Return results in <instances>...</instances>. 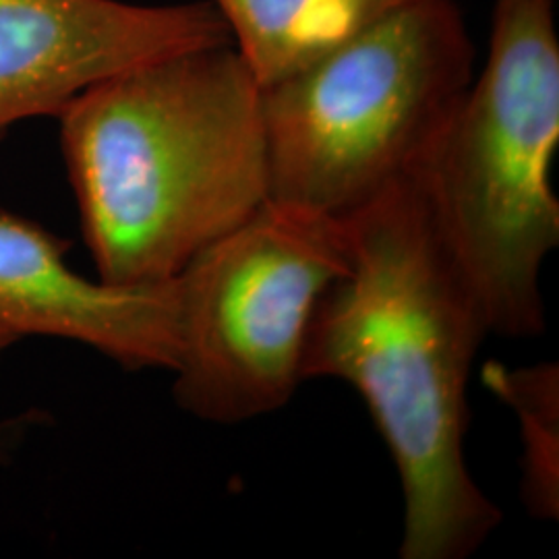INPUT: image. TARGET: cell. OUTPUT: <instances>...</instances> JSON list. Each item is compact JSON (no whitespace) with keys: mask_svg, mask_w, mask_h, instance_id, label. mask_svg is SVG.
I'll list each match as a JSON object with an SVG mask.
<instances>
[{"mask_svg":"<svg viewBox=\"0 0 559 559\" xmlns=\"http://www.w3.org/2000/svg\"><path fill=\"white\" fill-rule=\"evenodd\" d=\"M348 267L321 297L302 378L357 390L402 489V559H462L500 526L466 462L468 381L491 336L415 177L338 216Z\"/></svg>","mask_w":559,"mask_h":559,"instance_id":"6da1fadb","label":"cell"},{"mask_svg":"<svg viewBox=\"0 0 559 559\" xmlns=\"http://www.w3.org/2000/svg\"><path fill=\"white\" fill-rule=\"evenodd\" d=\"M98 278L154 286L270 200L261 85L218 44L131 69L60 115Z\"/></svg>","mask_w":559,"mask_h":559,"instance_id":"7a4b0ae2","label":"cell"},{"mask_svg":"<svg viewBox=\"0 0 559 559\" xmlns=\"http://www.w3.org/2000/svg\"><path fill=\"white\" fill-rule=\"evenodd\" d=\"M558 143L554 0H496L487 64L415 175L496 336L545 330L540 272L559 245Z\"/></svg>","mask_w":559,"mask_h":559,"instance_id":"3957f363","label":"cell"},{"mask_svg":"<svg viewBox=\"0 0 559 559\" xmlns=\"http://www.w3.org/2000/svg\"><path fill=\"white\" fill-rule=\"evenodd\" d=\"M475 78L454 0H415L261 87L270 200L344 216L415 177Z\"/></svg>","mask_w":559,"mask_h":559,"instance_id":"277c9868","label":"cell"},{"mask_svg":"<svg viewBox=\"0 0 559 559\" xmlns=\"http://www.w3.org/2000/svg\"><path fill=\"white\" fill-rule=\"evenodd\" d=\"M348 267L342 218L267 200L179 276L173 394L195 419L235 425L288 404L325 290Z\"/></svg>","mask_w":559,"mask_h":559,"instance_id":"5b68a950","label":"cell"},{"mask_svg":"<svg viewBox=\"0 0 559 559\" xmlns=\"http://www.w3.org/2000/svg\"><path fill=\"white\" fill-rule=\"evenodd\" d=\"M230 41L212 0H0V138L25 120L59 119L102 81Z\"/></svg>","mask_w":559,"mask_h":559,"instance_id":"8992f818","label":"cell"},{"mask_svg":"<svg viewBox=\"0 0 559 559\" xmlns=\"http://www.w3.org/2000/svg\"><path fill=\"white\" fill-rule=\"evenodd\" d=\"M69 251V240L38 222L0 212V325L20 340L75 342L129 371H173L177 278L154 286L85 278L71 267Z\"/></svg>","mask_w":559,"mask_h":559,"instance_id":"52a82bcc","label":"cell"},{"mask_svg":"<svg viewBox=\"0 0 559 559\" xmlns=\"http://www.w3.org/2000/svg\"><path fill=\"white\" fill-rule=\"evenodd\" d=\"M261 87L415 0H212Z\"/></svg>","mask_w":559,"mask_h":559,"instance_id":"ba28073f","label":"cell"},{"mask_svg":"<svg viewBox=\"0 0 559 559\" xmlns=\"http://www.w3.org/2000/svg\"><path fill=\"white\" fill-rule=\"evenodd\" d=\"M487 388L516 415L522 441V500L539 520L559 514V369L556 362L483 369Z\"/></svg>","mask_w":559,"mask_h":559,"instance_id":"9c48e42d","label":"cell"},{"mask_svg":"<svg viewBox=\"0 0 559 559\" xmlns=\"http://www.w3.org/2000/svg\"><path fill=\"white\" fill-rule=\"evenodd\" d=\"M15 342H20V338L17 336H13L7 328H2L0 325V359H2V355L15 344Z\"/></svg>","mask_w":559,"mask_h":559,"instance_id":"30bf717a","label":"cell"}]
</instances>
